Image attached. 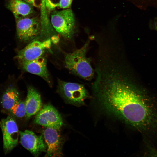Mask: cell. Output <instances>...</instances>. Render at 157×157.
I'll use <instances>...</instances> for the list:
<instances>
[{
	"instance_id": "1",
	"label": "cell",
	"mask_w": 157,
	"mask_h": 157,
	"mask_svg": "<svg viewBox=\"0 0 157 157\" xmlns=\"http://www.w3.org/2000/svg\"><path fill=\"white\" fill-rule=\"evenodd\" d=\"M94 64L92 92L104 110L147 135L157 131V103L136 83L127 55H106Z\"/></svg>"
},
{
	"instance_id": "2",
	"label": "cell",
	"mask_w": 157,
	"mask_h": 157,
	"mask_svg": "<svg viewBox=\"0 0 157 157\" xmlns=\"http://www.w3.org/2000/svg\"><path fill=\"white\" fill-rule=\"evenodd\" d=\"M92 38L91 37L80 48L72 53L64 54L65 67L75 75L88 81L91 80L95 75L91 60L87 56Z\"/></svg>"
},
{
	"instance_id": "3",
	"label": "cell",
	"mask_w": 157,
	"mask_h": 157,
	"mask_svg": "<svg viewBox=\"0 0 157 157\" xmlns=\"http://www.w3.org/2000/svg\"><path fill=\"white\" fill-rule=\"evenodd\" d=\"M58 92L67 103L76 106L85 104L90 97L83 85L58 80Z\"/></svg>"
},
{
	"instance_id": "4",
	"label": "cell",
	"mask_w": 157,
	"mask_h": 157,
	"mask_svg": "<svg viewBox=\"0 0 157 157\" xmlns=\"http://www.w3.org/2000/svg\"><path fill=\"white\" fill-rule=\"evenodd\" d=\"M51 22L56 31L63 37L70 39L74 32L75 20L70 9L55 11L51 15Z\"/></svg>"
},
{
	"instance_id": "5",
	"label": "cell",
	"mask_w": 157,
	"mask_h": 157,
	"mask_svg": "<svg viewBox=\"0 0 157 157\" xmlns=\"http://www.w3.org/2000/svg\"><path fill=\"white\" fill-rule=\"evenodd\" d=\"M3 142V147L5 154L12 151L17 145L19 131L14 119L11 116L2 119L0 121Z\"/></svg>"
},
{
	"instance_id": "6",
	"label": "cell",
	"mask_w": 157,
	"mask_h": 157,
	"mask_svg": "<svg viewBox=\"0 0 157 157\" xmlns=\"http://www.w3.org/2000/svg\"><path fill=\"white\" fill-rule=\"evenodd\" d=\"M34 123L47 128L59 129L63 125L60 114L51 105H45L37 114Z\"/></svg>"
},
{
	"instance_id": "7",
	"label": "cell",
	"mask_w": 157,
	"mask_h": 157,
	"mask_svg": "<svg viewBox=\"0 0 157 157\" xmlns=\"http://www.w3.org/2000/svg\"><path fill=\"white\" fill-rule=\"evenodd\" d=\"M19 142L34 156H38L42 152H46L47 145L43 134L37 135L33 131L25 130L19 131Z\"/></svg>"
},
{
	"instance_id": "8",
	"label": "cell",
	"mask_w": 157,
	"mask_h": 157,
	"mask_svg": "<svg viewBox=\"0 0 157 157\" xmlns=\"http://www.w3.org/2000/svg\"><path fill=\"white\" fill-rule=\"evenodd\" d=\"M16 20L17 35L21 40L28 41L39 34L40 26L37 19L24 17Z\"/></svg>"
},
{
	"instance_id": "9",
	"label": "cell",
	"mask_w": 157,
	"mask_h": 157,
	"mask_svg": "<svg viewBox=\"0 0 157 157\" xmlns=\"http://www.w3.org/2000/svg\"><path fill=\"white\" fill-rule=\"evenodd\" d=\"M50 39L42 42L33 41L18 52L16 58L19 62L31 61L42 56L51 46Z\"/></svg>"
},
{
	"instance_id": "10",
	"label": "cell",
	"mask_w": 157,
	"mask_h": 157,
	"mask_svg": "<svg viewBox=\"0 0 157 157\" xmlns=\"http://www.w3.org/2000/svg\"><path fill=\"white\" fill-rule=\"evenodd\" d=\"M57 129L47 128L43 132V135L47 145L45 156L60 157L63 156V140Z\"/></svg>"
},
{
	"instance_id": "11",
	"label": "cell",
	"mask_w": 157,
	"mask_h": 157,
	"mask_svg": "<svg viewBox=\"0 0 157 157\" xmlns=\"http://www.w3.org/2000/svg\"><path fill=\"white\" fill-rule=\"evenodd\" d=\"M20 62L25 71L38 76L49 83H50L49 75L47 68V59L45 57L41 56L32 61Z\"/></svg>"
},
{
	"instance_id": "12",
	"label": "cell",
	"mask_w": 157,
	"mask_h": 157,
	"mask_svg": "<svg viewBox=\"0 0 157 157\" xmlns=\"http://www.w3.org/2000/svg\"><path fill=\"white\" fill-rule=\"evenodd\" d=\"M27 119L37 114L42 106V101L40 93L33 87L28 88L27 97L25 101Z\"/></svg>"
},
{
	"instance_id": "13",
	"label": "cell",
	"mask_w": 157,
	"mask_h": 157,
	"mask_svg": "<svg viewBox=\"0 0 157 157\" xmlns=\"http://www.w3.org/2000/svg\"><path fill=\"white\" fill-rule=\"evenodd\" d=\"M31 5L23 0H9L7 8L13 14L16 19L25 17L32 13Z\"/></svg>"
},
{
	"instance_id": "14",
	"label": "cell",
	"mask_w": 157,
	"mask_h": 157,
	"mask_svg": "<svg viewBox=\"0 0 157 157\" xmlns=\"http://www.w3.org/2000/svg\"><path fill=\"white\" fill-rule=\"evenodd\" d=\"M19 93L17 89L13 86L8 87L2 97L1 103L3 108L9 111L17 102L20 100Z\"/></svg>"
},
{
	"instance_id": "15",
	"label": "cell",
	"mask_w": 157,
	"mask_h": 157,
	"mask_svg": "<svg viewBox=\"0 0 157 157\" xmlns=\"http://www.w3.org/2000/svg\"><path fill=\"white\" fill-rule=\"evenodd\" d=\"M9 111L12 115L18 118L25 117L26 110L25 101L20 100L13 105Z\"/></svg>"
},
{
	"instance_id": "16",
	"label": "cell",
	"mask_w": 157,
	"mask_h": 157,
	"mask_svg": "<svg viewBox=\"0 0 157 157\" xmlns=\"http://www.w3.org/2000/svg\"><path fill=\"white\" fill-rule=\"evenodd\" d=\"M45 5L49 11L59 6L60 0H44Z\"/></svg>"
},
{
	"instance_id": "17",
	"label": "cell",
	"mask_w": 157,
	"mask_h": 157,
	"mask_svg": "<svg viewBox=\"0 0 157 157\" xmlns=\"http://www.w3.org/2000/svg\"><path fill=\"white\" fill-rule=\"evenodd\" d=\"M31 6L40 8L45 5L44 0H23Z\"/></svg>"
},
{
	"instance_id": "18",
	"label": "cell",
	"mask_w": 157,
	"mask_h": 157,
	"mask_svg": "<svg viewBox=\"0 0 157 157\" xmlns=\"http://www.w3.org/2000/svg\"><path fill=\"white\" fill-rule=\"evenodd\" d=\"M72 0H60L59 6L63 8H69L71 5Z\"/></svg>"
},
{
	"instance_id": "19",
	"label": "cell",
	"mask_w": 157,
	"mask_h": 157,
	"mask_svg": "<svg viewBox=\"0 0 157 157\" xmlns=\"http://www.w3.org/2000/svg\"><path fill=\"white\" fill-rule=\"evenodd\" d=\"M50 39L51 42L56 44L58 43L60 38L58 35H54Z\"/></svg>"
},
{
	"instance_id": "20",
	"label": "cell",
	"mask_w": 157,
	"mask_h": 157,
	"mask_svg": "<svg viewBox=\"0 0 157 157\" xmlns=\"http://www.w3.org/2000/svg\"><path fill=\"white\" fill-rule=\"evenodd\" d=\"M155 28L156 31H157V26H155Z\"/></svg>"
}]
</instances>
